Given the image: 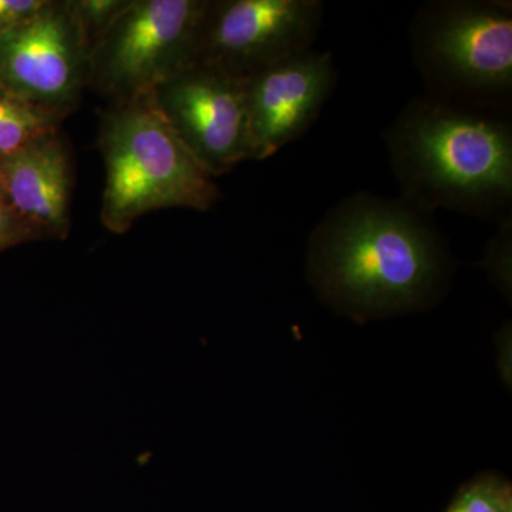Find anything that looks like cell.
Listing matches in <instances>:
<instances>
[{
	"mask_svg": "<svg viewBox=\"0 0 512 512\" xmlns=\"http://www.w3.org/2000/svg\"><path fill=\"white\" fill-rule=\"evenodd\" d=\"M131 0H70L90 50L109 32Z\"/></svg>",
	"mask_w": 512,
	"mask_h": 512,
	"instance_id": "cell-13",
	"label": "cell"
},
{
	"mask_svg": "<svg viewBox=\"0 0 512 512\" xmlns=\"http://www.w3.org/2000/svg\"><path fill=\"white\" fill-rule=\"evenodd\" d=\"M97 147L106 170L100 218L114 234H124L148 212H205L220 201L217 181L181 143L154 92L101 111Z\"/></svg>",
	"mask_w": 512,
	"mask_h": 512,
	"instance_id": "cell-3",
	"label": "cell"
},
{
	"mask_svg": "<svg viewBox=\"0 0 512 512\" xmlns=\"http://www.w3.org/2000/svg\"><path fill=\"white\" fill-rule=\"evenodd\" d=\"M0 180L6 202L37 241L69 237L74 165L60 130L0 158Z\"/></svg>",
	"mask_w": 512,
	"mask_h": 512,
	"instance_id": "cell-10",
	"label": "cell"
},
{
	"mask_svg": "<svg viewBox=\"0 0 512 512\" xmlns=\"http://www.w3.org/2000/svg\"><path fill=\"white\" fill-rule=\"evenodd\" d=\"M404 198L360 191L330 208L308 244L309 281L320 298L357 319L431 301L447 269L440 232Z\"/></svg>",
	"mask_w": 512,
	"mask_h": 512,
	"instance_id": "cell-1",
	"label": "cell"
},
{
	"mask_svg": "<svg viewBox=\"0 0 512 512\" xmlns=\"http://www.w3.org/2000/svg\"><path fill=\"white\" fill-rule=\"evenodd\" d=\"M512 218H504L487 249V266L504 291L511 289Z\"/></svg>",
	"mask_w": 512,
	"mask_h": 512,
	"instance_id": "cell-14",
	"label": "cell"
},
{
	"mask_svg": "<svg viewBox=\"0 0 512 512\" xmlns=\"http://www.w3.org/2000/svg\"><path fill=\"white\" fill-rule=\"evenodd\" d=\"M332 53L309 49L245 80L249 160L271 158L319 119L335 90Z\"/></svg>",
	"mask_w": 512,
	"mask_h": 512,
	"instance_id": "cell-9",
	"label": "cell"
},
{
	"mask_svg": "<svg viewBox=\"0 0 512 512\" xmlns=\"http://www.w3.org/2000/svg\"><path fill=\"white\" fill-rule=\"evenodd\" d=\"M414 66L433 99L510 109L512 6L500 0H430L409 28Z\"/></svg>",
	"mask_w": 512,
	"mask_h": 512,
	"instance_id": "cell-4",
	"label": "cell"
},
{
	"mask_svg": "<svg viewBox=\"0 0 512 512\" xmlns=\"http://www.w3.org/2000/svg\"><path fill=\"white\" fill-rule=\"evenodd\" d=\"M404 200L421 211L511 217L512 124L507 111L419 96L383 133Z\"/></svg>",
	"mask_w": 512,
	"mask_h": 512,
	"instance_id": "cell-2",
	"label": "cell"
},
{
	"mask_svg": "<svg viewBox=\"0 0 512 512\" xmlns=\"http://www.w3.org/2000/svg\"><path fill=\"white\" fill-rule=\"evenodd\" d=\"M64 119L29 103L0 84V158L60 130Z\"/></svg>",
	"mask_w": 512,
	"mask_h": 512,
	"instance_id": "cell-11",
	"label": "cell"
},
{
	"mask_svg": "<svg viewBox=\"0 0 512 512\" xmlns=\"http://www.w3.org/2000/svg\"><path fill=\"white\" fill-rule=\"evenodd\" d=\"M89 59L70 0H45L32 18L0 37V84L66 120L87 89Z\"/></svg>",
	"mask_w": 512,
	"mask_h": 512,
	"instance_id": "cell-7",
	"label": "cell"
},
{
	"mask_svg": "<svg viewBox=\"0 0 512 512\" xmlns=\"http://www.w3.org/2000/svg\"><path fill=\"white\" fill-rule=\"evenodd\" d=\"M33 241L37 239L28 225L8 202H0V252Z\"/></svg>",
	"mask_w": 512,
	"mask_h": 512,
	"instance_id": "cell-15",
	"label": "cell"
},
{
	"mask_svg": "<svg viewBox=\"0 0 512 512\" xmlns=\"http://www.w3.org/2000/svg\"><path fill=\"white\" fill-rule=\"evenodd\" d=\"M0 202H6L5 190H3L2 180H0Z\"/></svg>",
	"mask_w": 512,
	"mask_h": 512,
	"instance_id": "cell-17",
	"label": "cell"
},
{
	"mask_svg": "<svg viewBox=\"0 0 512 512\" xmlns=\"http://www.w3.org/2000/svg\"><path fill=\"white\" fill-rule=\"evenodd\" d=\"M323 15L320 0H208L192 62L247 80L312 49Z\"/></svg>",
	"mask_w": 512,
	"mask_h": 512,
	"instance_id": "cell-6",
	"label": "cell"
},
{
	"mask_svg": "<svg viewBox=\"0 0 512 512\" xmlns=\"http://www.w3.org/2000/svg\"><path fill=\"white\" fill-rule=\"evenodd\" d=\"M446 512H512L511 487L495 476L477 478L458 491Z\"/></svg>",
	"mask_w": 512,
	"mask_h": 512,
	"instance_id": "cell-12",
	"label": "cell"
},
{
	"mask_svg": "<svg viewBox=\"0 0 512 512\" xmlns=\"http://www.w3.org/2000/svg\"><path fill=\"white\" fill-rule=\"evenodd\" d=\"M154 99L181 143L212 177L249 160L245 80L192 62L158 84Z\"/></svg>",
	"mask_w": 512,
	"mask_h": 512,
	"instance_id": "cell-8",
	"label": "cell"
},
{
	"mask_svg": "<svg viewBox=\"0 0 512 512\" xmlns=\"http://www.w3.org/2000/svg\"><path fill=\"white\" fill-rule=\"evenodd\" d=\"M43 3L45 0H0V37L32 18Z\"/></svg>",
	"mask_w": 512,
	"mask_h": 512,
	"instance_id": "cell-16",
	"label": "cell"
},
{
	"mask_svg": "<svg viewBox=\"0 0 512 512\" xmlns=\"http://www.w3.org/2000/svg\"><path fill=\"white\" fill-rule=\"evenodd\" d=\"M208 0H131L90 50L87 87L109 104L154 92L192 62Z\"/></svg>",
	"mask_w": 512,
	"mask_h": 512,
	"instance_id": "cell-5",
	"label": "cell"
}]
</instances>
